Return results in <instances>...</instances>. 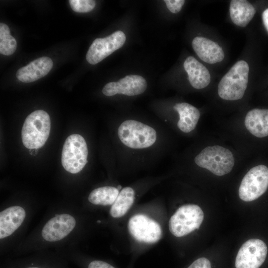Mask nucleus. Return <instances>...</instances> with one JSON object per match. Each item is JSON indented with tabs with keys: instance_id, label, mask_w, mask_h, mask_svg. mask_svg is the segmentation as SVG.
<instances>
[{
	"instance_id": "obj_1",
	"label": "nucleus",
	"mask_w": 268,
	"mask_h": 268,
	"mask_svg": "<svg viewBox=\"0 0 268 268\" xmlns=\"http://www.w3.org/2000/svg\"><path fill=\"white\" fill-rule=\"evenodd\" d=\"M50 129V118L46 111L38 110L32 112L26 117L22 128L23 145L29 149L42 147L49 137Z\"/></svg>"
},
{
	"instance_id": "obj_2",
	"label": "nucleus",
	"mask_w": 268,
	"mask_h": 268,
	"mask_svg": "<svg viewBox=\"0 0 268 268\" xmlns=\"http://www.w3.org/2000/svg\"><path fill=\"white\" fill-rule=\"evenodd\" d=\"M118 135L124 145L134 149L149 148L155 143L157 138L154 129L134 120L123 122L118 129Z\"/></svg>"
},
{
	"instance_id": "obj_3",
	"label": "nucleus",
	"mask_w": 268,
	"mask_h": 268,
	"mask_svg": "<svg viewBox=\"0 0 268 268\" xmlns=\"http://www.w3.org/2000/svg\"><path fill=\"white\" fill-rule=\"evenodd\" d=\"M249 67L245 61L236 62L222 77L218 85L219 97L226 100L241 99L247 87Z\"/></svg>"
},
{
	"instance_id": "obj_4",
	"label": "nucleus",
	"mask_w": 268,
	"mask_h": 268,
	"mask_svg": "<svg viewBox=\"0 0 268 268\" xmlns=\"http://www.w3.org/2000/svg\"><path fill=\"white\" fill-rule=\"evenodd\" d=\"M194 161L198 166L219 176L230 173L234 165L231 151L220 145L206 147L195 157Z\"/></svg>"
},
{
	"instance_id": "obj_5",
	"label": "nucleus",
	"mask_w": 268,
	"mask_h": 268,
	"mask_svg": "<svg viewBox=\"0 0 268 268\" xmlns=\"http://www.w3.org/2000/svg\"><path fill=\"white\" fill-rule=\"evenodd\" d=\"M203 218V211L199 205L191 203L182 205L170 218L169 231L176 237L185 236L198 229Z\"/></svg>"
},
{
	"instance_id": "obj_6",
	"label": "nucleus",
	"mask_w": 268,
	"mask_h": 268,
	"mask_svg": "<svg viewBox=\"0 0 268 268\" xmlns=\"http://www.w3.org/2000/svg\"><path fill=\"white\" fill-rule=\"evenodd\" d=\"M127 227L132 237L139 243L154 244L162 237L161 225L146 214L138 213L132 215L128 222Z\"/></svg>"
},
{
	"instance_id": "obj_7",
	"label": "nucleus",
	"mask_w": 268,
	"mask_h": 268,
	"mask_svg": "<svg viewBox=\"0 0 268 268\" xmlns=\"http://www.w3.org/2000/svg\"><path fill=\"white\" fill-rule=\"evenodd\" d=\"M88 148L84 138L80 134H72L65 141L62 152V164L71 174L81 171L87 163Z\"/></svg>"
},
{
	"instance_id": "obj_8",
	"label": "nucleus",
	"mask_w": 268,
	"mask_h": 268,
	"mask_svg": "<svg viewBox=\"0 0 268 268\" xmlns=\"http://www.w3.org/2000/svg\"><path fill=\"white\" fill-rule=\"evenodd\" d=\"M268 188V168L259 165L252 168L243 177L239 188V198L245 201H254Z\"/></svg>"
},
{
	"instance_id": "obj_9",
	"label": "nucleus",
	"mask_w": 268,
	"mask_h": 268,
	"mask_svg": "<svg viewBox=\"0 0 268 268\" xmlns=\"http://www.w3.org/2000/svg\"><path fill=\"white\" fill-rule=\"evenodd\" d=\"M268 253L265 243L259 239H251L241 246L235 260L236 268H259Z\"/></svg>"
},
{
	"instance_id": "obj_10",
	"label": "nucleus",
	"mask_w": 268,
	"mask_h": 268,
	"mask_svg": "<svg viewBox=\"0 0 268 268\" xmlns=\"http://www.w3.org/2000/svg\"><path fill=\"white\" fill-rule=\"evenodd\" d=\"M126 37L118 30L108 37L95 39L90 46L86 55L87 61L91 65L99 63L125 44Z\"/></svg>"
},
{
	"instance_id": "obj_11",
	"label": "nucleus",
	"mask_w": 268,
	"mask_h": 268,
	"mask_svg": "<svg viewBox=\"0 0 268 268\" xmlns=\"http://www.w3.org/2000/svg\"><path fill=\"white\" fill-rule=\"evenodd\" d=\"M147 87V82L141 76L128 75L118 81L110 82L102 89L106 96H111L117 94L127 96H135L143 93Z\"/></svg>"
},
{
	"instance_id": "obj_12",
	"label": "nucleus",
	"mask_w": 268,
	"mask_h": 268,
	"mask_svg": "<svg viewBox=\"0 0 268 268\" xmlns=\"http://www.w3.org/2000/svg\"><path fill=\"white\" fill-rule=\"evenodd\" d=\"M75 225V219L71 215L67 213L56 215L43 227L42 237L48 242L61 240L73 230Z\"/></svg>"
},
{
	"instance_id": "obj_13",
	"label": "nucleus",
	"mask_w": 268,
	"mask_h": 268,
	"mask_svg": "<svg viewBox=\"0 0 268 268\" xmlns=\"http://www.w3.org/2000/svg\"><path fill=\"white\" fill-rule=\"evenodd\" d=\"M192 47L198 56L203 62L214 64L221 62L224 58L222 48L215 42L203 37H196Z\"/></svg>"
},
{
	"instance_id": "obj_14",
	"label": "nucleus",
	"mask_w": 268,
	"mask_h": 268,
	"mask_svg": "<svg viewBox=\"0 0 268 268\" xmlns=\"http://www.w3.org/2000/svg\"><path fill=\"white\" fill-rule=\"evenodd\" d=\"M53 66V63L51 58L41 57L19 68L17 71L16 77L23 82H33L47 75Z\"/></svg>"
},
{
	"instance_id": "obj_15",
	"label": "nucleus",
	"mask_w": 268,
	"mask_h": 268,
	"mask_svg": "<svg viewBox=\"0 0 268 268\" xmlns=\"http://www.w3.org/2000/svg\"><path fill=\"white\" fill-rule=\"evenodd\" d=\"M26 216L23 208L15 205L0 213V238L3 239L14 233L22 224Z\"/></svg>"
},
{
	"instance_id": "obj_16",
	"label": "nucleus",
	"mask_w": 268,
	"mask_h": 268,
	"mask_svg": "<svg viewBox=\"0 0 268 268\" xmlns=\"http://www.w3.org/2000/svg\"><path fill=\"white\" fill-rule=\"evenodd\" d=\"M183 66L188 75L189 82L194 88L201 89L209 84L210 75L208 70L194 57H188Z\"/></svg>"
},
{
	"instance_id": "obj_17",
	"label": "nucleus",
	"mask_w": 268,
	"mask_h": 268,
	"mask_svg": "<svg viewBox=\"0 0 268 268\" xmlns=\"http://www.w3.org/2000/svg\"><path fill=\"white\" fill-rule=\"evenodd\" d=\"M244 123L246 129L254 136H268V109H253L249 111Z\"/></svg>"
},
{
	"instance_id": "obj_18",
	"label": "nucleus",
	"mask_w": 268,
	"mask_h": 268,
	"mask_svg": "<svg viewBox=\"0 0 268 268\" xmlns=\"http://www.w3.org/2000/svg\"><path fill=\"white\" fill-rule=\"evenodd\" d=\"M173 108L179 115L177 123L179 130L185 133H189L193 131L200 117V112L198 109L186 102L176 103Z\"/></svg>"
},
{
	"instance_id": "obj_19",
	"label": "nucleus",
	"mask_w": 268,
	"mask_h": 268,
	"mask_svg": "<svg viewBox=\"0 0 268 268\" xmlns=\"http://www.w3.org/2000/svg\"><path fill=\"white\" fill-rule=\"evenodd\" d=\"M229 12L233 23L240 27H245L254 17L256 10L254 6L246 0H232Z\"/></svg>"
},
{
	"instance_id": "obj_20",
	"label": "nucleus",
	"mask_w": 268,
	"mask_h": 268,
	"mask_svg": "<svg viewBox=\"0 0 268 268\" xmlns=\"http://www.w3.org/2000/svg\"><path fill=\"white\" fill-rule=\"evenodd\" d=\"M135 199V192L131 187L123 188L110 209V215L114 218L124 216L134 203Z\"/></svg>"
},
{
	"instance_id": "obj_21",
	"label": "nucleus",
	"mask_w": 268,
	"mask_h": 268,
	"mask_svg": "<svg viewBox=\"0 0 268 268\" xmlns=\"http://www.w3.org/2000/svg\"><path fill=\"white\" fill-rule=\"evenodd\" d=\"M119 193V189L113 186L101 187L92 191L88 199L90 203L95 205H112Z\"/></svg>"
},
{
	"instance_id": "obj_22",
	"label": "nucleus",
	"mask_w": 268,
	"mask_h": 268,
	"mask_svg": "<svg viewBox=\"0 0 268 268\" xmlns=\"http://www.w3.org/2000/svg\"><path fill=\"white\" fill-rule=\"evenodd\" d=\"M17 47L15 39L10 34L0 36V53L9 56L14 53Z\"/></svg>"
},
{
	"instance_id": "obj_23",
	"label": "nucleus",
	"mask_w": 268,
	"mask_h": 268,
	"mask_svg": "<svg viewBox=\"0 0 268 268\" xmlns=\"http://www.w3.org/2000/svg\"><path fill=\"white\" fill-rule=\"evenodd\" d=\"M69 3L72 9L77 12H89L95 6V1L92 0H70Z\"/></svg>"
},
{
	"instance_id": "obj_24",
	"label": "nucleus",
	"mask_w": 268,
	"mask_h": 268,
	"mask_svg": "<svg viewBox=\"0 0 268 268\" xmlns=\"http://www.w3.org/2000/svg\"><path fill=\"white\" fill-rule=\"evenodd\" d=\"M164 1L168 9L173 13L179 12L185 2L184 0H165Z\"/></svg>"
},
{
	"instance_id": "obj_25",
	"label": "nucleus",
	"mask_w": 268,
	"mask_h": 268,
	"mask_svg": "<svg viewBox=\"0 0 268 268\" xmlns=\"http://www.w3.org/2000/svg\"><path fill=\"white\" fill-rule=\"evenodd\" d=\"M188 268H211V264L207 259L202 257L195 261Z\"/></svg>"
},
{
	"instance_id": "obj_26",
	"label": "nucleus",
	"mask_w": 268,
	"mask_h": 268,
	"mask_svg": "<svg viewBox=\"0 0 268 268\" xmlns=\"http://www.w3.org/2000/svg\"><path fill=\"white\" fill-rule=\"evenodd\" d=\"M88 268H115L109 264L102 261H93L88 265Z\"/></svg>"
},
{
	"instance_id": "obj_27",
	"label": "nucleus",
	"mask_w": 268,
	"mask_h": 268,
	"mask_svg": "<svg viewBox=\"0 0 268 268\" xmlns=\"http://www.w3.org/2000/svg\"><path fill=\"white\" fill-rule=\"evenodd\" d=\"M262 20L263 24L268 32V8L265 9L262 13Z\"/></svg>"
},
{
	"instance_id": "obj_28",
	"label": "nucleus",
	"mask_w": 268,
	"mask_h": 268,
	"mask_svg": "<svg viewBox=\"0 0 268 268\" xmlns=\"http://www.w3.org/2000/svg\"><path fill=\"white\" fill-rule=\"evenodd\" d=\"M36 268V267H32V268Z\"/></svg>"
}]
</instances>
